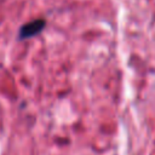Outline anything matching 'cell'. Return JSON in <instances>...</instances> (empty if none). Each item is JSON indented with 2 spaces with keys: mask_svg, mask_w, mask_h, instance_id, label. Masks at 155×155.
<instances>
[{
  "mask_svg": "<svg viewBox=\"0 0 155 155\" xmlns=\"http://www.w3.org/2000/svg\"><path fill=\"white\" fill-rule=\"evenodd\" d=\"M45 24H46L45 19H35V21H31L24 24L19 29V39H28V38H31L39 34L45 28Z\"/></svg>",
  "mask_w": 155,
  "mask_h": 155,
  "instance_id": "1",
  "label": "cell"
}]
</instances>
